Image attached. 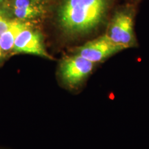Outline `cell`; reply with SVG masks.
I'll return each instance as SVG.
<instances>
[{"label":"cell","mask_w":149,"mask_h":149,"mask_svg":"<svg viewBox=\"0 0 149 149\" xmlns=\"http://www.w3.org/2000/svg\"><path fill=\"white\" fill-rule=\"evenodd\" d=\"M115 0H62L57 12L61 31L71 37L85 36L107 26Z\"/></svg>","instance_id":"6da1fadb"},{"label":"cell","mask_w":149,"mask_h":149,"mask_svg":"<svg viewBox=\"0 0 149 149\" xmlns=\"http://www.w3.org/2000/svg\"><path fill=\"white\" fill-rule=\"evenodd\" d=\"M135 6L131 3L117 7L111 14L107 26L105 34L126 49L138 46L134 28Z\"/></svg>","instance_id":"7a4b0ae2"},{"label":"cell","mask_w":149,"mask_h":149,"mask_svg":"<svg viewBox=\"0 0 149 149\" xmlns=\"http://www.w3.org/2000/svg\"><path fill=\"white\" fill-rule=\"evenodd\" d=\"M97 65L77 54L67 56L59 64V78L66 87L76 89L84 83Z\"/></svg>","instance_id":"3957f363"},{"label":"cell","mask_w":149,"mask_h":149,"mask_svg":"<svg viewBox=\"0 0 149 149\" xmlns=\"http://www.w3.org/2000/svg\"><path fill=\"white\" fill-rule=\"evenodd\" d=\"M124 50L126 48L115 44L107 35L104 34L76 48L74 53L98 64Z\"/></svg>","instance_id":"277c9868"},{"label":"cell","mask_w":149,"mask_h":149,"mask_svg":"<svg viewBox=\"0 0 149 149\" xmlns=\"http://www.w3.org/2000/svg\"><path fill=\"white\" fill-rule=\"evenodd\" d=\"M13 51L17 53H26L52 59L46 51L42 37L31 26L22 31L17 37Z\"/></svg>","instance_id":"5b68a950"},{"label":"cell","mask_w":149,"mask_h":149,"mask_svg":"<svg viewBox=\"0 0 149 149\" xmlns=\"http://www.w3.org/2000/svg\"><path fill=\"white\" fill-rule=\"evenodd\" d=\"M13 10L17 19L22 21L38 17L44 12L38 0H14Z\"/></svg>","instance_id":"8992f818"},{"label":"cell","mask_w":149,"mask_h":149,"mask_svg":"<svg viewBox=\"0 0 149 149\" xmlns=\"http://www.w3.org/2000/svg\"><path fill=\"white\" fill-rule=\"evenodd\" d=\"M31 26L29 22L16 19L11 20L8 27L0 36V47L3 52L13 50L15 42L20 33Z\"/></svg>","instance_id":"52a82bcc"},{"label":"cell","mask_w":149,"mask_h":149,"mask_svg":"<svg viewBox=\"0 0 149 149\" xmlns=\"http://www.w3.org/2000/svg\"><path fill=\"white\" fill-rule=\"evenodd\" d=\"M10 21L0 13V36L8 27Z\"/></svg>","instance_id":"ba28073f"},{"label":"cell","mask_w":149,"mask_h":149,"mask_svg":"<svg viewBox=\"0 0 149 149\" xmlns=\"http://www.w3.org/2000/svg\"><path fill=\"white\" fill-rule=\"evenodd\" d=\"M141 1V0H132V1H133L132 3H133V4L136 5V4H137V3H138L139 1Z\"/></svg>","instance_id":"9c48e42d"},{"label":"cell","mask_w":149,"mask_h":149,"mask_svg":"<svg viewBox=\"0 0 149 149\" xmlns=\"http://www.w3.org/2000/svg\"><path fill=\"white\" fill-rule=\"evenodd\" d=\"M2 53H3L2 50H1V47H0V58H1V57H2Z\"/></svg>","instance_id":"30bf717a"},{"label":"cell","mask_w":149,"mask_h":149,"mask_svg":"<svg viewBox=\"0 0 149 149\" xmlns=\"http://www.w3.org/2000/svg\"><path fill=\"white\" fill-rule=\"evenodd\" d=\"M3 1V0H0V3H1V2H2Z\"/></svg>","instance_id":"8fae6325"},{"label":"cell","mask_w":149,"mask_h":149,"mask_svg":"<svg viewBox=\"0 0 149 149\" xmlns=\"http://www.w3.org/2000/svg\"><path fill=\"white\" fill-rule=\"evenodd\" d=\"M0 149H3V148H0Z\"/></svg>","instance_id":"7c38bea8"}]
</instances>
